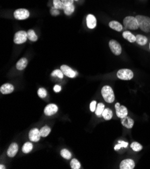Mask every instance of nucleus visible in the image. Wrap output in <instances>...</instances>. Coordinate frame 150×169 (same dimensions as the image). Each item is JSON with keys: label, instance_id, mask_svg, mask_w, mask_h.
I'll list each match as a JSON object with an SVG mask.
<instances>
[{"label": "nucleus", "instance_id": "14", "mask_svg": "<svg viewBox=\"0 0 150 169\" xmlns=\"http://www.w3.org/2000/svg\"><path fill=\"white\" fill-rule=\"evenodd\" d=\"M18 151V146L16 143H12L11 144V145L9 146V148L7 149V156L10 158L14 157L17 152Z\"/></svg>", "mask_w": 150, "mask_h": 169}, {"label": "nucleus", "instance_id": "19", "mask_svg": "<svg viewBox=\"0 0 150 169\" xmlns=\"http://www.w3.org/2000/svg\"><path fill=\"white\" fill-rule=\"evenodd\" d=\"M122 37H123L125 39L127 40L128 41H129L130 43L136 42V37L129 31L123 32V33H122Z\"/></svg>", "mask_w": 150, "mask_h": 169}, {"label": "nucleus", "instance_id": "17", "mask_svg": "<svg viewBox=\"0 0 150 169\" xmlns=\"http://www.w3.org/2000/svg\"><path fill=\"white\" fill-rule=\"evenodd\" d=\"M27 65H28V60L25 57H23V58H21L17 62V64H16V68H17V70L22 71L25 69Z\"/></svg>", "mask_w": 150, "mask_h": 169}, {"label": "nucleus", "instance_id": "15", "mask_svg": "<svg viewBox=\"0 0 150 169\" xmlns=\"http://www.w3.org/2000/svg\"><path fill=\"white\" fill-rule=\"evenodd\" d=\"M13 90H14V87L9 83L3 84L1 86V88H0V92L4 94H11L12 92H13Z\"/></svg>", "mask_w": 150, "mask_h": 169}, {"label": "nucleus", "instance_id": "36", "mask_svg": "<svg viewBox=\"0 0 150 169\" xmlns=\"http://www.w3.org/2000/svg\"><path fill=\"white\" fill-rule=\"evenodd\" d=\"M73 1H74V0H61V1L65 5V7L73 4Z\"/></svg>", "mask_w": 150, "mask_h": 169}, {"label": "nucleus", "instance_id": "23", "mask_svg": "<svg viewBox=\"0 0 150 169\" xmlns=\"http://www.w3.org/2000/svg\"><path fill=\"white\" fill-rule=\"evenodd\" d=\"M51 128L47 126V125H45V126L43 127L41 129H40V135H41V137L45 138L47 137V136L49 135V133L51 132Z\"/></svg>", "mask_w": 150, "mask_h": 169}, {"label": "nucleus", "instance_id": "10", "mask_svg": "<svg viewBox=\"0 0 150 169\" xmlns=\"http://www.w3.org/2000/svg\"><path fill=\"white\" fill-rule=\"evenodd\" d=\"M28 136L30 140L34 141V142H37V141L40 140L41 135H40V130L38 129L37 128H34V129H32L30 131Z\"/></svg>", "mask_w": 150, "mask_h": 169}, {"label": "nucleus", "instance_id": "35", "mask_svg": "<svg viewBox=\"0 0 150 169\" xmlns=\"http://www.w3.org/2000/svg\"><path fill=\"white\" fill-rule=\"evenodd\" d=\"M50 12H51V14L52 16H58V15L59 14V13H60V12L59 11V10L56 9V8L54 7V6L51 7Z\"/></svg>", "mask_w": 150, "mask_h": 169}, {"label": "nucleus", "instance_id": "1", "mask_svg": "<svg viewBox=\"0 0 150 169\" xmlns=\"http://www.w3.org/2000/svg\"><path fill=\"white\" fill-rule=\"evenodd\" d=\"M139 28L145 32H150V18L146 16L138 15L136 16Z\"/></svg>", "mask_w": 150, "mask_h": 169}, {"label": "nucleus", "instance_id": "33", "mask_svg": "<svg viewBox=\"0 0 150 169\" xmlns=\"http://www.w3.org/2000/svg\"><path fill=\"white\" fill-rule=\"evenodd\" d=\"M38 95H39V96L41 98V99H44V98L47 96V92L45 88H40L39 89V90H38Z\"/></svg>", "mask_w": 150, "mask_h": 169}, {"label": "nucleus", "instance_id": "29", "mask_svg": "<svg viewBox=\"0 0 150 169\" xmlns=\"http://www.w3.org/2000/svg\"><path fill=\"white\" fill-rule=\"evenodd\" d=\"M54 7L57 10H64L65 5L63 4L61 0H53Z\"/></svg>", "mask_w": 150, "mask_h": 169}, {"label": "nucleus", "instance_id": "12", "mask_svg": "<svg viewBox=\"0 0 150 169\" xmlns=\"http://www.w3.org/2000/svg\"><path fill=\"white\" fill-rule=\"evenodd\" d=\"M58 111V107L54 104H49L47 105L45 108L44 113L45 115L51 116L55 114Z\"/></svg>", "mask_w": 150, "mask_h": 169}, {"label": "nucleus", "instance_id": "2", "mask_svg": "<svg viewBox=\"0 0 150 169\" xmlns=\"http://www.w3.org/2000/svg\"><path fill=\"white\" fill-rule=\"evenodd\" d=\"M104 100L108 103H113L115 99L113 88L109 86H104L101 91Z\"/></svg>", "mask_w": 150, "mask_h": 169}, {"label": "nucleus", "instance_id": "24", "mask_svg": "<svg viewBox=\"0 0 150 169\" xmlns=\"http://www.w3.org/2000/svg\"><path fill=\"white\" fill-rule=\"evenodd\" d=\"M27 34H28V39L31 40V41H37L38 40V37L37 35L35 33V32L33 31V30L30 29L28 30V31L27 32Z\"/></svg>", "mask_w": 150, "mask_h": 169}, {"label": "nucleus", "instance_id": "21", "mask_svg": "<svg viewBox=\"0 0 150 169\" xmlns=\"http://www.w3.org/2000/svg\"><path fill=\"white\" fill-rule=\"evenodd\" d=\"M102 117L104 119L106 120V121L110 120L113 117V111H112L110 108H104V110L103 113H102Z\"/></svg>", "mask_w": 150, "mask_h": 169}, {"label": "nucleus", "instance_id": "39", "mask_svg": "<svg viewBox=\"0 0 150 169\" xmlns=\"http://www.w3.org/2000/svg\"><path fill=\"white\" fill-rule=\"evenodd\" d=\"M149 49H150V43H149Z\"/></svg>", "mask_w": 150, "mask_h": 169}, {"label": "nucleus", "instance_id": "8", "mask_svg": "<svg viewBox=\"0 0 150 169\" xmlns=\"http://www.w3.org/2000/svg\"><path fill=\"white\" fill-rule=\"evenodd\" d=\"M115 110L116 116L119 118H123V117L127 116L128 110L125 106H121L119 102H116L115 104Z\"/></svg>", "mask_w": 150, "mask_h": 169}, {"label": "nucleus", "instance_id": "11", "mask_svg": "<svg viewBox=\"0 0 150 169\" xmlns=\"http://www.w3.org/2000/svg\"><path fill=\"white\" fill-rule=\"evenodd\" d=\"M135 167L134 160L131 159L123 160L120 164V168L121 169H133Z\"/></svg>", "mask_w": 150, "mask_h": 169}, {"label": "nucleus", "instance_id": "40", "mask_svg": "<svg viewBox=\"0 0 150 169\" xmlns=\"http://www.w3.org/2000/svg\"><path fill=\"white\" fill-rule=\"evenodd\" d=\"M75 1H78V0H75Z\"/></svg>", "mask_w": 150, "mask_h": 169}, {"label": "nucleus", "instance_id": "7", "mask_svg": "<svg viewBox=\"0 0 150 169\" xmlns=\"http://www.w3.org/2000/svg\"><path fill=\"white\" fill-rule=\"evenodd\" d=\"M30 16V13L28 12V10H27L26 9H23V8H21V9L16 10L14 13H13V16L17 20H25L27 19Z\"/></svg>", "mask_w": 150, "mask_h": 169}, {"label": "nucleus", "instance_id": "37", "mask_svg": "<svg viewBox=\"0 0 150 169\" xmlns=\"http://www.w3.org/2000/svg\"><path fill=\"white\" fill-rule=\"evenodd\" d=\"M54 91L55 92H59L60 91H61V87L59 86V85H55L54 86Z\"/></svg>", "mask_w": 150, "mask_h": 169}, {"label": "nucleus", "instance_id": "38", "mask_svg": "<svg viewBox=\"0 0 150 169\" xmlns=\"http://www.w3.org/2000/svg\"><path fill=\"white\" fill-rule=\"evenodd\" d=\"M0 168H1V169H4H4H5V167L4 165H0Z\"/></svg>", "mask_w": 150, "mask_h": 169}, {"label": "nucleus", "instance_id": "27", "mask_svg": "<svg viewBox=\"0 0 150 169\" xmlns=\"http://www.w3.org/2000/svg\"><path fill=\"white\" fill-rule=\"evenodd\" d=\"M63 10H64V12L65 14L67 16H69L72 14L73 12H74V10H75L74 5L72 4V5H68V6H65Z\"/></svg>", "mask_w": 150, "mask_h": 169}, {"label": "nucleus", "instance_id": "22", "mask_svg": "<svg viewBox=\"0 0 150 169\" xmlns=\"http://www.w3.org/2000/svg\"><path fill=\"white\" fill-rule=\"evenodd\" d=\"M104 105L102 102H100L97 105V107L96 108V111H95V113H96V116L98 117H101L102 116V113L104 110Z\"/></svg>", "mask_w": 150, "mask_h": 169}, {"label": "nucleus", "instance_id": "20", "mask_svg": "<svg viewBox=\"0 0 150 169\" xmlns=\"http://www.w3.org/2000/svg\"><path fill=\"white\" fill-rule=\"evenodd\" d=\"M136 37V42L140 45H146L148 43V38L141 34H137Z\"/></svg>", "mask_w": 150, "mask_h": 169}, {"label": "nucleus", "instance_id": "30", "mask_svg": "<svg viewBox=\"0 0 150 169\" xmlns=\"http://www.w3.org/2000/svg\"><path fill=\"white\" fill-rule=\"evenodd\" d=\"M61 155L63 159L67 160H69L72 158V154L67 149H63L61 151Z\"/></svg>", "mask_w": 150, "mask_h": 169}, {"label": "nucleus", "instance_id": "28", "mask_svg": "<svg viewBox=\"0 0 150 169\" xmlns=\"http://www.w3.org/2000/svg\"><path fill=\"white\" fill-rule=\"evenodd\" d=\"M70 166L72 169H80L81 168L80 162L77 159H73L70 162Z\"/></svg>", "mask_w": 150, "mask_h": 169}, {"label": "nucleus", "instance_id": "5", "mask_svg": "<svg viewBox=\"0 0 150 169\" xmlns=\"http://www.w3.org/2000/svg\"><path fill=\"white\" fill-rule=\"evenodd\" d=\"M27 39H28L27 32L24 31H20L15 33L14 37H13V42L18 45L22 44L26 41Z\"/></svg>", "mask_w": 150, "mask_h": 169}, {"label": "nucleus", "instance_id": "32", "mask_svg": "<svg viewBox=\"0 0 150 169\" xmlns=\"http://www.w3.org/2000/svg\"><path fill=\"white\" fill-rule=\"evenodd\" d=\"M63 73L62 72L61 70H55L51 73L52 76H57V77H58L60 79L63 78Z\"/></svg>", "mask_w": 150, "mask_h": 169}, {"label": "nucleus", "instance_id": "26", "mask_svg": "<svg viewBox=\"0 0 150 169\" xmlns=\"http://www.w3.org/2000/svg\"><path fill=\"white\" fill-rule=\"evenodd\" d=\"M131 148H132L133 151L140 152L143 149V146L142 145H141L140 143L134 141V142H133L131 144Z\"/></svg>", "mask_w": 150, "mask_h": 169}, {"label": "nucleus", "instance_id": "13", "mask_svg": "<svg viewBox=\"0 0 150 169\" xmlns=\"http://www.w3.org/2000/svg\"><path fill=\"white\" fill-rule=\"evenodd\" d=\"M86 24H87V26H88L90 29H93L94 28H96L97 24L96 17L92 14H89L87 16Z\"/></svg>", "mask_w": 150, "mask_h": 169}, {"label": "nucleus", "instance_id": "4", "mask_svg": "<svg viewBox=\"0 0 150 169\" xmlns=\"http://www.w3.org/2000/svg\"><path fill=\"white\" fill-rule=\"evenodd\" d=\"M116 76L117 78L122 80H130L133 78L134 73L131 70L121 69L117 72Z\"/></svg>", "mask_w": 150, "mask_h": 169}, {"label": "nucleus", "instance_id": "16", "mask_svg": "<svg viewBox=\"0 0 150 169\" xmlns=\"http://www.w3.org/2000/svg\"><path fill=\"white\" fill-rule=\"evenodd\" d=\"M121 123L127 129H131L134 125V120L129 117L126 116L121 119Z\"/></svg>", "mask_w": 150, "mask_h": 169}, {"label": "nucleus", "instance_id": "9", "mask_svg": "<svg viewBox=\"0 0 150 169\" xmlns=\"http://www.w3.org/2000/svg\"><path fill=\"white\" fill-rule=\"evenodd\" d=\"M61 70L65 76L71 78H75L76 75L78 74L77 72H75L74 70H73L72 68L67 65H62L61 66Z\"/></svg>", "mask_w": 150, "mask_h": 169}, {"label": "nucleus", "instance_id": "3", "mask_svg": "<svg viewBox=\"0 0 150 169\" xmlns=\"http://www.w3.org/2000/svg\"><path fill=\"white\" fill-rule=\"evenodd\" d=\"M125 28L130 30H137L139 28V24L137 18L133 16H127L123 20Z\"/></svg>", "mask_w": 150, "mask_h": 169}, {"label": "nucleus", "instance_id": "31", "mask_svg": "<svg viewBox=\"0 0 150 169\" xmlns=\"http://www.w3.org/2000/svg\"><path fill=\"white\" fill-rule=\"evenodd\" d=\"M128 146V142H125L124 141H121L120 140L119 141V144H117L115 146H114V150H119L120 148H122V147H124V148H127Z\"/></svg>", "mask_w": 150, "mask_h": 169}, {"label": "nucleus", "instance_id": "18", "mask_svg": "<svg viewBox=\"0 0 150 169\" xmlns=\"http://www.w3.org/2000/svg\"><path fill=\"white\" fill-rule=\"evenodd\" d=\"M109 27L117 32H121L122 31V26L121 23L117 21H111L109 22Z\"/></svg>", "mask_w": 150, "mask_h": 169}, {"label": "nucleus", "instance_id": "25", "mask_svg": "<svg viewBox=\"0 0 150 169\" xmlns=\"http://www.w3.org/2000/svg\"><path fill=\"white\" fill-rule=\"evenodd\" d=\"M33 148V145L31 142H26L22 146V152L25 154H28Z\"/></svg>", "mask_w": 150, "mask_h": 169}, {"label": "nucleus", "instance_id": "34", "mask_svg": "<svg viewBox=\"0 0 150 169\" xmlns=\"http://www.w3.org/2000/svg\"><path fill=\"white\" fill-rule=\"evenodd\" d=\"M97 107V102L96 100H93L90 105V109L92 111V112H95L96 111V108Z\"/></svg>", "mask_w": 150, "mask_h": 169}, {"label": "nucleus", "instance_id": "6", "mask_svg": "<svg viewBox=\"0 0 150 169\" xmlns=\"http://www.w3.org/2000/svg\"><path fill=\"white\" fill-rule=\"evenodd\" d=\"M109 47L114 55H119L122 53V47L121 45L119 44L115 40H110L109 42Z\"/></svg>", "mask_w": 150, "mask_h": 169}]
</instances>
